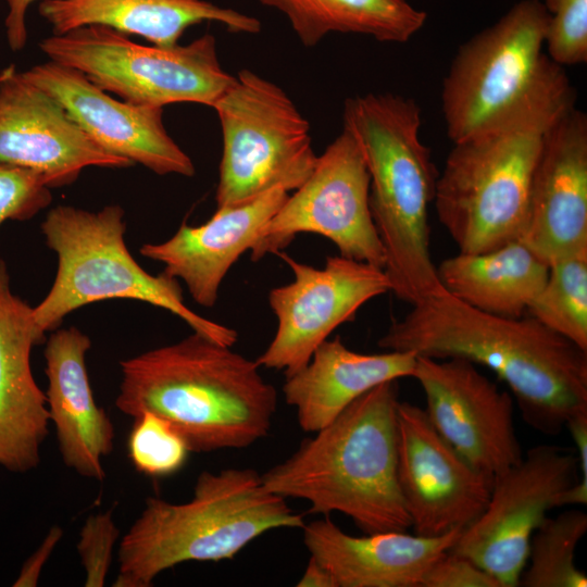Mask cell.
<instances>
[{"mask_svg":"<svg viewBox=\"0 0 587 587\" xmlns=\"http://www.w3.org/2000/svg\"><path fill=\"white\" fill-rule=\"evenodd\" d=\"M283 13L300 42L316 46L330 33L360 34L407 42L425 24L426 12L408 0H258Z\"/></svg>","mask_w":587,"mask_h":587,"instance_id":"484cf974","label":"cell"},{"mask_svg":"<svg viewBox=\"0 0 587 587\" xmlns=\"http://www.w3.org/2000/svg\"><path fill=\"white\" fill-rule=\"evenodd\" d=\"M416 357L392 350L360 353L349 349L339 336L326 339L307 365L285 377L284 398L296 409L301 429L315 433L372 388L412 377Z\"/></svg>","mask_w":587,"mask_h":587,"instance_id":"603a6c76","label":"cell"},{"mask_svg":"<svg viewBox=\"0 0 587 587\" xmlns=\"http://www.w3.org/2000/svg\"><path fill=\"white\" fill-rule=\"evenodd\" d=\"M45 335L33 308L12 292L7 264L0 260V466L13 473L39 465L49 433L46 394L30 366L32 349Z\"/></svg>","mask_w":587,"mask_h":587,"instance_id":"d6986e66","label":"cell"},{"mask_svg":"<svg viewBox=\"0 0 587 587\" xmlns=\"http://www.w3.org/2000/svg\"><path fill=\"white\" fill-rule=\"evenodd\" d=\"M116 408L167 420L191 452L241 449L265 438L277 391L255 361L195 333L120 362Z\"/></svg>","mask_w":587,"mask_h":587,"instance_id":"7a4b0ae2","label":"cell"},{"mask_svg":"<svg viewBox=\"0 0 587 587\" xmlns=\"http://www.w3.org/2000/svg\"><path fill=\"white\" fill-rule=\"evenodd\" d=\"M548 18L540 0H522L459 48L441 89L453 143L541 110L575 105L564 67L544 52Z\"/></svg>","mask_w":587,"mask_h":587,"instance_id":"8992f818","label":"cell"},{"mask_svg":"<svg viewBox=\"0 0 587 587\" xmlns=\"http://www.w3.org/2000/svg\"><path fill=\"white\" fill-rule=\"evenodd\" d=\"M120 530L111 510L91 514L79 533L77 551L86 573V587H102L105 583Z\"/></svg>","mask_w":587,"mask_h":587,"instance_id":"1f68e13d","label":"cell"},{"mask_svg":"<svg viewBox=\"0 0 587 587\" xmlns=\"http://www.w3.org/2000/svg\"><path fill=\"white\" fill-rule=\"evenodd\" d=\"M398 380L383 383L261 474L266 489L303 499L309 512L341 513L364 534L405 532L397 480Z\"/></svg>","mask_w":587,"mask_h":587,"instance_id":"3957f363","label":"cell"},{"mask_svg":"<svg viewBox=\"0 0 587 587\" xmlns=\"http://www.w3.org/2000/svg\"><path fill=\"white\" fill-rule=\"evenodd\" d=\"M38 12L53 34L103 25L163 47L177 45L187 28L203 22L232 33L261 30L257 17L205 0H41Z\"/></svg>","mask_w":587,"mask_h":587,"instance_id":"cb8c5ba5","label":"cell"},{"mask_svg":"<svg viewBox=\"0 0 587 587\" xmlns=\"http://www.w3.org/2000/svg\"><path fill=\"white\" fill-rule=\"evenodd\" d=\"M124 210L117 204L90 212L72 205L51 209L41 223L47 246L57 253L54 282L33 308L37 327L59 328L71 312L107 299H133L162 308L186 322L195 333L222 346L238 339L234 328L210 321L189 309L176 278L151 275L128 251Z\"/></svg>","mask_w":587,"mask_h":587,"instance_id":"52a82bcc","label":"cell"},{"mask_svg":"<svg viewBox=\"0 0 587 587\" xmlns=\"http://www.w3.org/2000/svg\"><path fill=\"white\" fill-rule=\"evenodd\" d=\"M21 73L105 151L159 175H195L191 159L165 129L163 108L117 100L77 70L50 60Z\"/></svg>","mask_w":587,"mask_h":587,"instance_id":"2e32d148","label":"cell"},{"mask_svg":"<svg viewBox=\"0 0 587 587\" xmlns=\"http://www.w3.org/2000/svg\"><path fill=\"white\" fill-rule=\"evenodd\" d=\"M411 307L379 338L380 348L489 369L508 386L527 425L548 436L587 412V351L530 315L489 314L447 291Z\"/></svg>","mask_w":587,"mask_h":587,"instance_id":"6da1fadb","label":"cell"},{"mask_svg":"<svg viewBox=\"0 0 587 587\" xmlns=\"http://www.w3.org/2000/svg\"><path fill=\"white\" fill-rule=\"evenodd\" d=\"M36 0H5L8 12L4 20L9 47L13 51L22 50L27 41L26 14Z\"/></svg>","mask_w":587,"mask_h":587,"instance_id":"e575fe53","label":"cell"},{"mask_svg":"<svg viewBox=\"0 0 587 587\" xmlns=\"http://www.w3.org/2000/svg\"><path fill=\"white\" fill-rule=\"evenodd\" d=\"M548 13L545 47L561 66L587 61V0H542Z\"/></svg>","mask_w":587,"mask_h":587,"instance_id":"f546056e","label":"cell"},{"mask_svg":"<svg viewBox=\"0 0 587 587\" xmlns=\"http://www.w3.org/2000/svg\"><path fill=\"white\" fill-rule=\"evenodd\" d=\"M302 530L310 555L328 570L336 587H421L427 570L463 529L435 537L405 532L352 536L326 515Z\"/></svg>","mask_w":587,"mask_h":587,"instance_id":"7402d4cb","label":"cell"},{"mask_svg":"<svg viewBox=\"0 0 587 587\" xmlns=\"http://www.w3.org/2000/svg\"><path fill=\"white\" fill-rule=\"evenodd\" d=\"M421 587H501L498 580L472 560L451 550L425 573Z\"/></svg>","mask_w":587,"mask_h":587,"instance_id":"d6a6232c","label":"cell"},{"mask_svg":"<svg viewBox=\"0 0 587 587\" xmlns=\"http://www.w3.org/2000/svg\"><path fill=\"white\" fill-rule=\"evenodd\" d=\"M304 524L303 514L266 489L255 470L203 471L187 502L146 499L120 542L113 586L149 587L175 565L230 560L266 532Z\"/></svg>","mask_w":587,"mask_h":587,"instance_id":"5b68a950","label":"cell"},{"mask_svg":"<svg viewBox=\"0 0 587 587\" xmlns=\"http://www.w3.org/2000/svg\"><path fill=\"white\" fill-rule=\"evenodd\" d=\"M288 196L274 188L246 203L217 208L205 223L183 224L170 239L145 243L139 252L162 263L168 276L182 279L198 304L212 308L230 267L254 247L262 227Z\"/></svg>","mask_w":587,"mask_h":587,"instance_id":"ffe728a7","label":"cell"},{"mask_svg":"<svg viewBox=\"0 0 587 587\" xmlns=\"http://www.w3.org/2000/svg\"><path fill=\"white\" fill-rule=\"evenodd\" d=\"M0 162L38 173L50 189L74 183L89 166L133 165L99 147L55 100L14 68L0 76Z\"/></svg>","mask_w":587,"mask_h":587,"instance_id":"e0dca14e","label":"cell"},{"mask_svg":"<svg viewBox=\"0 0 587 587\" xmlns=\"http://www.w3.org/2000/svg\"><path fill=\"white\" fill-rule=\"evenodd\" d=\"M278 254L294 279L268 292L277 327L255 362L286 377L307 365L316 348L338 326L353 321L361 307L389 292L390 283L384 268L340 254L326 258L321 268Z\"/></svg>","mask_w":587,"mask_h":587,"instance_id":"4fadbf2b","label":"cell"},{"mask_svg":"<svg viewBox=\"0 0 587 587\" xmlns=\"http://www.w3.org/2000/svg\"><path fill=\"white\" fill-rule=\"evenodd\" d=\"M51 202V191L38 173L0 162V226L7 220L32 218Z\"/></svg>","mask_w":587,"mask_h":587,"instance_id":"4dcf8cb0","label":"cell"},{"mask_svg":"<svg viewBox=\"0 0 587 587\" xmlns=\"http://www.w3.org/2000/svg\"><path fill=\"white\" fill-rule=\"evenodd\" d=\"M342 117L370 174V210L390 291L411 305L445 292L429 248L438 173L420 138V107L395 93H366L346 99Z\"/></svg>","mask_w":587,"mask_h":587,"instance_id":"277c9868","label":"cell"},{"mask_svg":"<svg viewBox=\"0 0 587 587\" xmlns=\"http://www.w3.org/2000/svg\"><path fill=\"white\" fill-rule=\"evenodd\" d=\"M39 49L50 61L139 105L193 102L212 108L235 80L221 66L211 34L187 45L145 46L108 26L88 25L46 37Z\"/></svg>","mask_w":587,"mask_h":587,"instance_id":"9c48e42d","label":"cell"},{"mask_svg":"<svg viewBox=\"0 0 587 587\" xmlns=\"http://www.w3.org/2000/svg\"><path fill=\"white\" fill-rule=\"evenodd\" d=\"M572 108L541 110L453 143L433 202L459 252H486L522 238L546 133Z\"/></svg>","mask_w":587,"mask_h":587,"instance_id":"ba28073f","label":"cell"},{"mask_svg":"<svg viewBox=\"0 0 587 587\" xmlns=\"http://www.w3.org/2000/svg\"><path fill=\"white\" fill-rule=\"evenodd\" d=\"M527 312L587 351V248L549 264L547 279Z\"/></svg>","mask_w":587,"mask_h":587,"instance_id":"83f0119b","label":"cell"},{"mask_svg":"<svg viewBox=\"0 0 587 587\" xmlns=\"http://www.w3.org/2000/svg\"><path fill=\"white\" fill-rule=\"evenodd\" d=\"M412 377L422 387L433 426L478 472L494 479L521 461L514 399L474 363L417 355Z\"/></svg>","mask_w":587,"mask_h":587,"instance_id":"5bb4252c","label":"cell"},{"mask_svg":"<svg viewBox=\"0 0 587 587\" xmlns=\"http://www.w3.org/2000/svg\"><path fill=\"white\" fill-rule=\"evenodd\" d=\"M62 536L63 529L60 526L55 525L50 528L38 549L23 564L20 575L14 583L15 587L37 586L41 570Z\"/></svg>","mask_w":587,"mask_h":587,"instance_id":"836d02e7","label":"cell"},{"mask_svg":"<svg viewBox=\"0 0 587 587\" xmlns=\"http://www.w3.org/2000/svg\"><path fill=\"white\" fill-rule=\"evenodd\" d=\"M212 108L223 141L216 209L296 190L310 176L317 161L310 124L278 85L241 70Z\"/></svg>","mask_w":587,"mask_h":587,"instance_id":"30bf717a","label":"cell"},{"mask_svg":"<svg viewBox=\"0 0 587 587\" xmlns=\"http://www.w3.org/2000/svg\"><path fill=\"white\" fill-rule=\"evenodd\" d=\"M397 480L411 527L425 537L471 525L492 485L439 435L423 408L405 401L397 405Z\"/></svg>","mask_w":587,"mask_h":587,"instance_id":"9a60e30c","label":"cell"},{"mask_svg":"<svg viewBox=\"0 0 587 587\" xmlns=\"http://www.w3.org/2000/svg\"><path fill=\"white\" fill-rule=\"evenodd\" d=\"M572 452L538 445L495 476L483 513L450 550L487 571L501 587L519 586L535 530L557 508L559 495L580 482L578 459Z\"/></svg>","mask_w":587,"mask_h":587,"instance_id":"7c38bea8","label":"cell"},{"mask_svg":"<svg viewBox=\"0 0 587 587\" xmlns=\"http://www.w3.org/2000/svg\"><path fill=\"white\" fill-rule=\"evenodd\" d=\"M565 427L576 446L580 482L587 484V412L572 416Z\"/></svg>","mask_w":587,"mask_h":587,"instance_id":"d590c367","label":"cell"},{"mask_svg":"<svg viewBox=\"0 0 587 587\" xmlns=\"http://www.w3.org/2000/svg\"><path fill=\"white\" fill-rule=\"evenodd\" d=\"M127 453L137 472L161 478L180 471L191 451L167 420L145 411L133 417Z\"/></svg>","mask_w":587,"mask_h":587,"instance_id":"f1b7e54d","label":"cell"},{"mask_svg":"<svg viewBox=\"0 0 587 587\" xmlns=\"http://www.w3.org/2000/svg\"><path fill=\"white\" fill-rule=\"evenodd\" d=\"M521 240L548 265L587 248V116L575 107L546 133Z\"/></svg>","mask_w":587,"mask_h":587,"instance_id":"ac0fdd59","label":"cell"},{"mask_svg":"<svg viewBox=\"0 0 587 587\" xmlns=\"http://www.w3.org/2000/svg\"><path fill=\"white\" fill-rule=\"evenodd\" d=\"M294 191L262 227L252 261L278 253L297 235L308 233L329 239L342 257L384 268L385 252L370 210V174L346 130L317 157L310 176Z\"/></svg>","mask_w":587,"mask_h":587,"instance_id":"8fae6325","label":"cell"},{"mask_svg":"<svg viewBox=\"0 0 587 587\" xmlns=\"http://www.w3.org/2000/svg\"><path fill=\"white\" fill-rule=\"evenodd\" d=\"M298 587H336L335 580L328 570L316 559L310 555L307 567L297 582Z\"/></svg>","mask_w":587,"mask_h":587,"instance_id":"8d00e7d4","label":"cell"},{"mask_svg":"<svg viewBox=\"0 0 587 587\" xmlns=\"http://www.w3.org/2000/svg\"><path fill=\"white\" fill-rule=\"evenodd\" d=\"M587 532V514L567 510L542 521L535 530L519 586L586 587L587 576L576 566L575 551Z\"/></svg>","mask_w":587,"mask_h":587,"instance_id":"4316f807","label":"cell"},{"mask_svg":"<svg viewBox=\"0 0 587 587\" xmlns=\"http://www.w3.org/2000/svg\"><path fill=\"white\" fill-rule=\"evenodd\" d=\"M91 341L77 327L57 328L45 348L46 394L64 464L79 475L102 482V461L113 450L114 425L96 403L89 383L86 353Z\"/></svg>","mask_w":587,"mask_h":587,"instance_id":"44dd1931","label":"cell"},{"mask_svg":"<svg viewBox=\"0 0 587 587\" xmlns=\"http://www.w3.org/2000/svg\"><path fill=\"white\" fill-rule=\"evenodd\" d=\"M436 271L444 289L467 305L521 317L541 290L549 265L517 239L486 252H459Z\"/></svg>","mask_w":587,"mask_h":587,"instance_id":"d4e9b609","label":"cell"}]
</instances>
